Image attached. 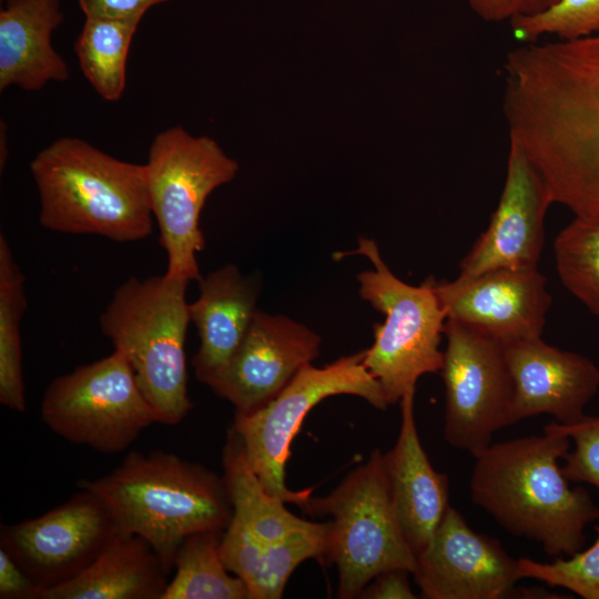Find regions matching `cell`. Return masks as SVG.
<instances>
[{"instance_id": "cell-1", "label": "cell", "mask_w": 599, "mask_h": 599, "mask_svg": "<svg viewBox=\"0 0 599 599\" xmlns=\"http://www.w3.org/2000/svg\"><path fill=\"white\" fill-rule=\"evenodd\" d=\"M506 118L510 139L539 171L554 203L599 220V32L524 47Z\"/></svg>"}, {"instance_id": "cell-2", "label": "cell", "mask_w": 599, "mask_h": 599, "mask_svg": "<svg viewBox=\"0 0 599 599\" xmlns=\"http://www.w3.org/2000/svg\"><path fill=\"white\" fill-rule=\"evenodd\" d=\"M570 440L544 427L542 435L490 444L475 457L469 483L475 505L554 557L582 550L586 526L599 519L589 493L570 487L559 465Z\"/></svg>"}, {"instance_id": "cell-3", "label": "cell", "mask_w": 599, "mask_h": 599, "mask_svg": "<svg viewBox=\"0 0 599 599\" xmlns=\"http://www.w3.org/2000/svg\"><path fill=\"white\" fill-rule=\"evenodd\" d=\"M80 486L103 500L120 532L143 538L169 575L187 536L224 530L232 516L224 478L161 450L130 451L116 468Z\"/></svg>"}, {"instance_id": "cell-4", "label": "cell", "mask_w": 599, "mask_h": 599, "mask_svg": "<svg viewBox=\"0 0 599 599\" xmlns=\"http://www.w3.org/2000/svg\"><path fill=\"white\" fill-rule=\"evenodd\" d=\"M30 171L44 229L116 242L140 241L152 233L144 164L115 159L84 140L64 136L42 149Z\"/></svg>"}, {"instance_id": "cell-5", "label": "cell", "mask_w": 599, "mask_h": 599, "mask_svg": "<svg viewBox=\"0 0 599 599\" xmlns=\"http://www.w3.org/2000/svg\"><path fill=\"white\" fill-rule=\"evenodd\" d=\"M223 469L232 516L220 544L222 560L245 583L248 599H278L301 562L324 560L329 524L304 520L270 495L232 427Z\"/></svg>"}, {"instance_id": "cell-6", "label": "cell", "mask_w": 599, "mask_h": 599, "mask_svg": "<svg viewBox=\"0 0 599 599\" xmlns=\"http://www.w3.org/2000/svg\"><path fill=\"white\" fill-rule=\"evenodd\" d=\"M189 283L165 273L130 277L99 317L102 334L130 364L160 424L169 426L182 422L193 407L185 356Z\"/></svg>"}, {"instance_id": "cell-7", "label": "cell", "mask_w": 599, "mask_h": 599, "mask_svg": "<svg viewBox=\"0 0 599 599\" xmlns=\"http://www.w3.org/2000/svg\"><path fill=\"white\" fill-rule=\"evenodd\" d=\"M367 257L374 270L358 273L361 297L385 315L375 323L374 343L365 349L364 364L378 380L388 405L400 402L416 390L418 378L439 373L444 352L439 349L446 313L436 293V280L426 278L418 286L409 285L389 270L376 242L359 237L356 250L335 253Z\"/></svg>"}, {"instance_id": "cell-8", "label": "cell", "mask_w": 599, "mask_h": 599, "mask_svg": "<svg viewBox=\"0 0 599 599\" xmlns=\"http://www.w3.org/2000/svg\"><path fill=\"white\" fill-rule=\"evenodd\" d=\"M313 516L329 515L325 561L338 571V597H358L383 571L414 572L416 556L407 544L394 506L384 454L373 450L327 496H311L302 508Z\"/></svg>"}, {"instance_id": "cell-9", "label": "cell", "mask_w": 599, "mask_h": 599, "mask_svg": "<svg viewBox=\"0 0 599 599\" xmlns=\"http://www.w3.org/2000/svg\"><path fill=\"white\" fill-rule=\"evenodd\" d=\"M144 166L152 214L167 255L165 274L197 282L202 275L196 254L205 245L201 211L216 187L235 177L238 164L214 140L172 126L153 139Z\"/></svg>"}, {"instance_id": "cell-10", "label": "cell", "mask_w": 599, "mask_h": 599, "mask_svg": "<svg viewBox=\"0 0 599 599\" xmlns=\"http://www.w3.org/2000/svg\"><path fill=\"white\" fill-rule=\"evenodd\" d=\"M364 357L365 349L342 356L324 367L307 364L264 406L248 414H235L232 429L270 495L301 508L312 496L313 488H287L285 464L303 419L321 400L347 394L364 398L377 409L387 408L380 384L366 368Z\"/></svg>"}, {"instance_id": "cell-11", "label": "cell", "mask_w": 599, "mask_h": 599, "mask_svg": "<svg viewBox=\"0 0 599 599\" xmlns=\"http://www.w3.org/2000/svg\"><path fill=\"white\" fill-rule=\"evenodd\" d=\"M40 416L60 437L102 454L125 450L160 423L130 364L116 351L54 378L44 392Z\"/></svg>"}, {"instance_id": "cell-12", "label": "cell", "mask_w": 599, "mask_h": 599, "mask_svg": "<svg viewBox=\"0 0 599 599\" xmlns=\"http://www.w3.org/2000/svg\"><path fill=\"white\" fill-rule=\"evenodd\" d=\"M439 374L445 385L444 438L476 457L493 435L511 424L514 384L504 344L483 331L447 318Z\"/></svg>"}, {"instance_id": "cell-13", "label": "cell", "mask_w": 599, "mask_h": 599, "mask_svg": "<svg viewBox=\"0 0 599 599\" xmlns=\"http://www.w3.org/2000/svg\"><path fill=\"white\" fill-rule=\"evenodd\" d=\"M82 489L39 517L1 525L0 548L28 575L37 592L77 577L119 532L103 500Z\"/></svg>"}, {"instance_id": "cell-14", "label": "cell", "mask_w": 599, "mask_h": 599, "mask_svg": "<svg viewBox=\"0 0 599 599\" xmlns=\"http://www.w3.org/2000/svg\"><path fill=\"white\" fill-rule=\"evenodd\" d=\"M319 346V335L307 326L257 309L230 361L203 383L229 400L235 414H248L273 399L311 364Z\"/></svg>"}, {"instance_id": "cell-15", "label": "cell", "mask_w": 599, "mask_h": 599, "mask_svg": "<svg viewBox=\"0 0 599 599\" xmlns=\"http://www.w3.org/2000/svg\"><path fill=\"white\" fill-rule=\"evenodd\" d=\"M427 599H500L521 579L518 559L501 544L476 532L450 505L413 572Z\"/></svg>"}, {"instance_id": "cell-16", "label": "cell", "mask_w": 599, "mask_h": 599, "mask_svg": "<svg viewBox=\"0 0 599 599\" xmlns=\"http://www.w3.org/2000/svg\"><path fill=\"white\" fill-rule=\"evenodd\" d=\"M447 318L474 326L502 344L541 337L551 305L537 266L494 268L436 282Z\"/></svg>"}, {"instance_id": "cell-17", "label": "cell", "mask_w": 599, "mask_h": 599, "mask_svg": "<svg viewBox=\"0 0 599 599\" xmlns=\"http://www.w3.org/2000/svg\"><path fill=\"white\" fill-rule=\"evenodd\" d=\"M554 203L549 187L514 142H509L501 195L487 229L459 263V278L500 267L537 266L545 216Z\"/></svg>"}, {"instance_id": "cell-18", "label": "cell", "mask_w": 599, "mask_h": 599, "mask_svg": "<svg viewBox=\"0 0 599 599\" xmlns=\"http://www.w3.org/2000/svg\"><path fill=\"white\" fill-rule=\"evenodd\" d=\"M514 384L511 424L549 414L572 424L599 389V367L589 358L549 345L541 337L504 344Z\"/></svg>"}, {"instance_id": "cell-19", "label": "cell", "mask_w": 599, "mask_h": 599, "mask_svg": "<svg viewBox=\"0 0 599 599\" xmlns=\"http://www.w3.org/2000/svg\"><path fill=\"white\" fill-rule=\"evenodd\" d=\"M415 392L400 399L402 423L395 446L384 454L394 506L404 537L417 556L429 542L449 506L448 477L430 464L418 437Z\"/></svg>"}, {"instance_id": "cell-20", "label": "cell", "mask_w": 599, "mask_h": 599, "mask_svg": "<svg viewBox=\"0 0 599 599\" xmlns=\"http://www.w3.org/2000/svg\"><path fill=\"white\" fill-rule=\"evenodd\" d=\"M197 283L200 294L189 304V314L200 338L192 364L203 383L226 365L243 341L257 311L258 286L234 264L202 276Z\"/></svg>"}, {"instance_id": "cell-21", "label": "cell", "mask_w": 599, "mask_h": 599, "mask_svg": "<svg viewBox=\"0 0 599 599\" xmlns=\"http://www.w3.org/2000/svg\"><path fill=\"white\" fill-rule=\"evenodd\" d=\"M62 21L60 0H6L0 11V91H39L50 81L68 80L69 67L51 42Z\"/></svg>"}, {"instance_id": "cell-22", "label": "cell", "mask_w": 599, "mask_h": 599, "mask_svg": "<svg viewBox=\"0 0 599 599\" xmlns=\"http://www.w3.org/2000/svg\"><path fill=\"white\" fill-rule=\"evenodd\" d=\"M167 577L143 538L119 531L85 570L34 599H162Z\"/></svg>"}, {"instance_id": "cell-23", "label": "cell", "mask_w": 599, "mask_h": 599, "mask_svg": "<svg viewBox=\"0 0 599 599\" xmlns=\"http://www.w3.org/2000/svg\"><path fill=\"white\" fill-rule=\"evenodd\" d=\"M223 532L199 531L182 541L162 599H248L245 583L222 560Z\"/></svg>"}, {"instance_id": "cell-24", "label": "cell", "mask_w": 599, "mask_h": 599, "mask_svg": "<svg viewBox=\"0 0 599 599\" xmlns=\"http://www.w3.org/2000/svg\"><path fill=\"white\" fill-rule=\"evenodd\" d=\"M139 20L85 18L74 42L80 69L105 101H118L125 88L126 60Z\"/></svg>"}, {"instance_id": "cell-25", "label": "cell", "mask_w": 599, "mask_h": 599, "mask_svg": "<svg viewBox=\"0 0 599 599\" xmlns=\"http://www.w3.org/2000/svg\"><path fill=\"white\" fill-rule=\"evenodd\" d=\"M27 308L24 277L10 245L0 235V403L26 410L20 322Z\"/></svg>"}, {"instance_id": "cell-26", "label": "cell", "mask_w": 599, "mask_h": 599, "mask_svg": "<svg viewBox=\"0 0 599 599\" xmlns=\"http://www.w3.org/2000/svg\"><path fill=\"white\" fill-rule=\"evenodd\" d=\"M554 252L564 286L599 317V220L575 216L556 236Z\"/></svg>"}, {"instance_id": "cell-27", "label": "cell", "mask_w": 599, "mask_h": 599, "mask_svg": "<svg viewBox=\"0 0 599 599\" xmlns=\"http://www.w3.org/2000/svg\"><path fill=\"white\" fill-rule=\"evenodd\" d=\"M514 38L522 43L551 37L575 40L599 32V0H558L549 9L509 22Z\"/></svg>"}, {"instance_id": "cell-28", "label": "cell", "mask_w": 599, "mask_h": 599, "mask_svg": "<svg viewBox=\"0 0 599 599\" xmlns=\"http://www.w3.org/2000/svg\"><path fill=\"white\" fill-rule=\"evenodd\" d=\"M595 542L568 559H556L546 564L519 558L520 578L537 579L549 586L566 588L585 599H599V525L595 526Z\"/></svg>"}, {"instance_id": "cell-29", "label": "cell", "mask_w": 599, "mask_h": 599, "mask_svg": "<svg viewBox=\"0 0 599 599\" xmlns=\"http://www.w3.org/2000/svg\"><path fill=\"white\" fill-rule=\"evenodd\" d=\"M573 441L562 457V474L569 481L586 483L599 493V416L585 415L572 424L551 422L545 426Z\"/></svg>"}, {"instance_id": "cell-30", "label": "cell", "mask_w": 599, "mask_h": 599, "mask_svg": "<svg viewBox=\"0 0 599 599\" xmlns=\"http://www.w3.org/2000/svg\"><path fill=\"white\" fill-rule=\"evenodd\" d=\"M471 11L485 22H510L538 14L558 0H465Z\"/></svg>"}, {"instance_id": "cell-31", "label": "cell", "mask_w": 599, "mask_h": 599, "mask_svg": "<svg viewBox=\"0 0 599 599\" xmlns=\"http://www.w3.org/2000/svg\"><path fill=\"white\" fill-rule=\"evenodd\" d=\"M169 0H78L85 18L139 20L153 6Z\"/></svg>"}, {"instance_id": "cell-32", "label": "cell", "mask_w": 599, "mask_h": 599, "mask_svg": "<svg viewBox=\"0 0 599 599\" xmlns=\"http://www.w3.org/2000/svg\"><path fill=\"white\" fill-rule=\"evenodd\" d=\"M38 587L11 556L0 548V598L33 599Z\"/></svg>"}, {"instance_id": "cell-33", "label": "cell", "mask_w": 599, "mask_h": 599, "mask_svg": "<svg viewBox=\"0 0 599 599\" xmlns=\"http://www.w3.org/2000/svg\"><path fill=\"white\" fill-rule=\"evenodd\" d=\"M404 569H390L380 572L361 591V598L367 599H415L407 573Z\"/></svg>"}, {"instance_id": "cell-34", "label": "cell", "mask_w": 599, "mask_h": 599, "mask_svg": "<svg viewBox=\"0 0 599 599\" xmlns=\"http://www.w3.org/2000/svg\"><path fill=\"white\" fill-rule=\"evenodd\" d=\"M2 1V0H1Z\"/></svg>"}]
</instances>
